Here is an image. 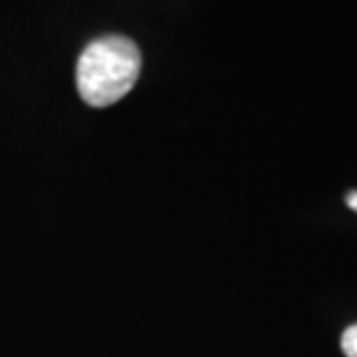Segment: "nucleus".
I'll use <instances>...</instances> for the list:
<instances>
[{"instance_id": "obj_2", "label": "nucleus", "mask_w": 357, "mask_h": 357, "mask_svg": "<svg viewBox=\"0 0 357 357\" xmlns=\"http://www.w3.org/2000/svg\"><path fill=\"white\" fill-rule=\"evenodd\" d=\"M341 351L346 357H357V325H351L341 337Z\"/></svg>"}, {"instance_id": "obj_1", "label": "nucleus", "mask_w": 357, "mask_h": 357, "mask_svg": "<svg viewBox=\"0 0 357 357\" xmlns=\"http://www.w3.org/2000/svg\"><path fill=\"white\" fill-rule=\"evenodd\" d=\"M141 74L139 47L120 35L90 42L77 65V88L81 100L104 109L120 102L134 88Z\"/></svg>"}, {"instance_id": "obj_3", "label": "nucleus", "mask_w": 357, "mask_h": 357, "mask_svg": "<svg viewBox=\"0 0 357 357\" xmlns=\"http://www.w3.org/2000/svg\"><path fill=\"white\" fill-rule=\"evenodd\" d=\"M346 203H348V208L357 212V192H351V194H348V196H346Z\"/></svg>"}]
</instances>
